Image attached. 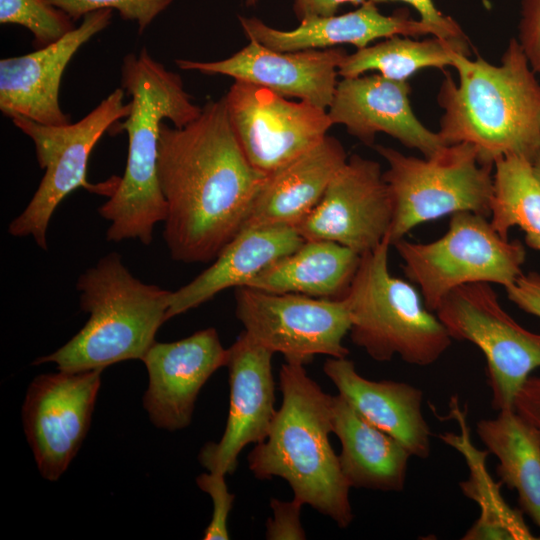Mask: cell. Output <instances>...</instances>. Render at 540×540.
<instances>
[{"mask_svg": "<svg viewBox=\"0 0 540 540\" xmlns=\"http://www.w3.org/2000/svg\"><path fill=\"white\" fill-rule=\"evenodd\" d=\"M74 21L46 0H0V23L18 24L33 35L35 49L46 47L72 31Z\"/></svg>", "mask_w": 540, "mask_h": 540, "instance_id": "f1b7e54d", "label": "cell"}, {"mask_svg": "<svg viewBox=\"0 0 540 540\" xmlns=\"http://www.w3.org/2000/svg\"><path fill=\"white\" fill-rule=\"evenodd\" d=\"M196 483L201 490L211 497L213 504L211 521L204 532L203 539H229L227 520L235 495L229 492L225 482V476L210 472L203 473L197 477Z\"/></svg>", "mask_w": 540, "mask_h": 540, "instance_id": "4dcf8cb0", "label": "cell"}, {"mask_svg": "<svg viewBox=\"0 0 540 540\" xmlns=\"http://www.w3.org/2000/svg\"><path fill=\"white\" fill-rule=\"evenodd\" d=\"M270 506L273 517L266 523V539L269 540H300L306 539L305 531L301 524L302 503L271 499Z\"/></svg>", "mask_w": 540, "mask_h": 540, "instance_id": "1f68e13d", "label": "cell"}, {"mask_svg": "<svg viewBox=\"0 0 540 540\" xmlns=\"http://www.w3.org/2000/svg\"><path fill=\"white\" fill-rule=\"evenodd\" d=\"M258 0H245L248 6H253L257 3Z\"/></svg>", "mask_w": 540, "mask_h": 540, "instance_id": "f35d334b", "label": "cell"}, {"mask_svg": "<svg viewBox=\"0 0 540 540\" xmlns=\"http://www.w3.org/2000/svg\"><path fill=\"white\" fill-rule=\"evenodd\" d=\"M391 246L387 237L361 255L342 297L349 311L350 337L376 361L399 356L408 364L429 366L448 350L452 338L413 283L390 273Z\"/></svg>", "mask_w": 540, "mask_h": 540, "instance_id": "8992f818", "label": "cell"}, {"mask_svg": "<svg viewBox=\"0 0 540 540\" xmlns=\"http://www.w3.org/2000/svg\"><path fill=\"white\" fill-rule=\"evenodd\" d=\"M227 360L228 349L212 327L174 342L155 341L142 358L148 373L143 405L151 422L169 431L190 425L201 388Z\"/></svg>", "mask_w": 540, "mask_h": 540, "instance_id": "e0dca14e", "label": "cell"}, {"mask_svg": "<svg viewBox=\"0 0 540 540\" xmlns=\"http://www.w3.org/2000/svg\"><path fill=\"white\" fill-rule=\"evenodd\" d=\"M434 313L452 339L468 341L484 354L493 409L514 408L518 391L540 368V334L518 324L489 283L457 287Z\"/></svg>", "mask_w": 540, "mask_h": 540, "instance_id": "30bf717a", "label": "cell"}, {"mask_svg": "<svg viewBox=\"0 0 540 540\" xmlns=\"http://www.w3.org/2000/svg\"><path fill=\"white\" fill-rule=\"evenodd\" d=\"M239 20L249 40L277 51L326 49L341 44H351L361 49L379 38L394 35L431 34L446 38L438 28L420 19L414 20L406 12L383 15L376 4L369 0L356 10L342 15L304 19L292 30L273 28L255 17L240 16Z\"/></svg>", "mask_w": 540, "mask_h": 540, "instance_id": "ffe728a7", "label": "cell"}, {"mask_svg": "<svg viewBox=\"0 0 540 540\" xmlns=\"http://www.w3.org/2000/svg\"><path fill=\"white\" fill-rule=\"evenodd\" d=\"M323 371L361 417L399 441L412 457H429L431 429L422 411L421 389L405 382L366 379L347 357H329Z\"/></svg>", "mask_w": 540, "mask_h": 540, "instance_id": "44dd1931", "label": "cell"}, {"mask_svg": "<svg viewBox=\"0 0 540 540\" xmlns=\"http://www.w3.org/2000/svg\"><path fill=\"white\" fill-rule=\"evenodd\" d=\"M235 313L244 332L285 361L305 365L315 355H349L343 339L350 316L343 298H315L241 286L235 291Z\"/></svg>", "mask_w": 540, "mask_h": 540, "instance_id": "8fae6325", "label": "cell"}, {"mask_svg": "<svg viewBox=\"0 0 540 540\" xmlns=\"http://www.w3.org/2000/svg\"><path fill=\"white\" fill-rule=\"evenodd\" d=\"M406 278L420 289L432 312L454 289L466 284H499L506 288L522 274L526 250L518 240L504 239L487 217L473 212L451 215L440 238L417 243L404 238L392 244Z\"/></svg>", "mask_w": 540, "mask_h": 540, "instance_id": "9c48e42d", "label": "cell"}, {"mask_svg": "<svg viewBox=\"0 0 540 540\" xmlns=\"http://www.w3.org/2000/svg\"><path fill=\"white\" fill-rule=\"evenodd\" d=\"M131 110L124 103V90L115 89L91 112L76 123L46 125L23 117L12 118L13 124L33 142L43 178L25 209L8 226L14 237L31 236L47 250V229L58 205L71 192L84 188L110 197L120 177L101 184L87 180L89 156L103 134L125 119Z\"/></svg>", "mask_w": 540, "mask_h": 540, "instance_id": "ba28073f", "label": "cell"}, {"mask_svg": "<svg viewBox=\"0 0 540 540\" xmlns=\"http://www.w3.org/2000/svg\"><path fill=\"white\" fill-rule=\"evenodd\" d=\"M505 290L508 299L518 308L540 319V272L522 273Z\"/></svg>", "mask_w": 540, "mask_h": 540, "instance_id": "836d02e7", "label": "cell"}, {"mask_svg": "<svg viewBox=\"0 0 540 540\" xmlns=\"http://www.w3.org/2000/svg\"><path fill=\"white\" fill-rule=\"evenodd\" d=\"M514 409L540 431V376H529L518 391Z\"/></svg>", "mask_w": 540, "mask_h": 540, "instance_id": "d590c367", "label": "cell"}, {"mask_svg": "<svg viewBox=\"0 0 540 540\" xmlns=\"http://www.w3.org/2000/svg\"><path fill=\"white\" fill-rule=\"evenodd\" d=\"M360 258L350 248L332 241L305 240L246 286L274 293L340 299L352 282Z\"/></svg>", "mask_w": 540, "mask_h": 540, "instance_id": "d4e9b609", "label": "cell"}, {"mask_svg": "<svg viewBox=\"0 0 540 540\" xmlns=\"http://www.w3.org/2000/svg\"><path fill=\"white\" fill-rule=\"evenodd\" d=\"M468 56V40L434 36L414 40L394 35L386 40L347 54L338 69L342 78L357 77L368 71H378L389 79L407 81L422 69L453 66L455 53Z\"/></svg>", "mask_w": 540, "mask_h": 540, "instance_id": "4316f807", "label": "cell"}, {"mask_svg": "<svg viewBox=\"0 0 540 540\" xmlns=\"http://www.w3.org/2000/svg\"><path fill=\"white\" fill-rule=\"evenodd\" d=\"M121 88L130 96L131 110L112 128L127 133L126 168L98 212L110 222L108 241L138 240L148 246L155 225L164 222L167 213L158 177L161 124L168 119L183 127L199 117L202 107L193 103L179 74L154 60L145 48L124 57Z\"/></svg>", "mask_w": 540, "mask_h": 540, "instance_id": "3957f363", "label": "cell"}, {"mask_svg": "<svg viewBox=\"0 0 540 540\" xmlns=\"http://www.w3.org/2000/svg\"><path fill=\"white\" fill-rule=\"evenodd\" d=\"M490 222L504 239L519 227L527 246L540 253V179L530 160L509 155L494 163Z\"/></svg>", "mask_w": 540, "mask_h": 540, "instance_id": "83f0119b", "label": "cell"}, {"mask_svg": "<svg viewBox=\"0 0 540 540\" xmlns=\"http://www.w3.org/2000/svg\"><path fill=\"white\" fill-rule=\"evenodd\" d=\"M347 53L339 47L277 51L256 41L217 61L177 59L182 70L224 75L295 97L327 109L332 101L339 66Z\"/></svg>", "mask_w": 540, "mask_h": 540, "instance_id": "2e32d148", "label": "cell"}, {"mask_svg": "<svg viewBox=\"0 0 540 540\" xmlns=\"http://www.w3.org/2000/svg\"><path fill=\"white\" fill-rule=\"evenodd\" d=\"M375 150L388 164L383 178L393 206L391 245L414 227L446 215L473 212L490 217L494 166L480 163L471 144L445 145L424 158L383 145Z\"/></svg>", "mask_w": 540, "mask_h": 540, "instance_id": "52a82bcc", "label": "cell"}, {"mask_svg": "<svg viewBox=\"0 0 540 540\" xmlns=\"http://www.w3.org/2000/svg\"><path fill=\"white\" fill-rule=\"evenodd\" d=\"M332 428L341 444L340 468L351 488L403 490L411 454L361 417L340 394L332 396Z\"/></svg>", "mask_w": 540, "mask_h": 540, "instance_id": "cb8c5ba5", "label": "cell"}, {"mask_svg": "<svg viewBox=\"0 0 540 540\" xmlns=\"http://www.w3.org/2000/svg\"><path fill=\"white\" fill-rule=\"evenodd\" d=\"M374 4L385 2H404L411 5L419 14L420 20L438 28L446 38L467 40L460 25L450 16L443 15L432 0H369Z\"/></svg>", "mask_w": 540, "mask_h": 540, "instance_id": "e575fe53", "label": "cell"}, {"mask_svg": "<svg viewBox=\"0 0 540 540\" xmlns=\"http://www.w3.org/2000/svg\"><path fill=\"white\" fill-rule=\"evenodd\" d=\"M246 157L225 97L183 127H160L158 177L166 202L163 239L171 258L207 263L237 235L267 179Z\"/></svg>", "mask_w": 540, "mask_h": 540, "instance_id": "6da1fadb", "label": "cell"}, {"mask_svg": "<svg viewBox=\"0 0 540 540\" xmlns=\"http://www.w3.org/2000/svg\"><path fill=\"white\" fill-rule=\"evenodd\" d=\"M392 219V200L380 164L354 154L295 229L305 240L332 241L362 255L388 237Z\"/></svg>", "mask_w": 540, "mask_h": 540, "instance_id": "5bb4252c", "label": "cell"}, {"mask_svg": "<svg viewBox=\"0 0 540 540\" xmlns=\"http://www.w3.org/2000/svg\"><path fill=\"white\" fill-rule=\"evenodd\" d=\"M304 241L290 226L241 229L207 269L188 284L171 291L168 320L200 306L225 289L246 286L268 266L298 249Z\"/></svg>", "mask_w": 540, "mask_h": 540, "instance_id": "603a6c76", "label": "cell"}, {"mask_svg": "<svg viewBox=\"0 0 540 540\" xmlns=\"http://www.w3.org/2000/svg\"><path fill=\"white\" fill-rule=\"evenodd\" d=\"M76 289L81 310L89 314L87 322L62 347L35 359L33 365L52 362L58 370L77 372L142 360L168 320L171 291L136 278L117 252L86 269Z\"/></svg>", "mask_w": 540, "mask_h": 540, "instance_id": "5b68a950", "label": "cell"}, {"mask_svg": "<svg viewBox=\"0 0 540 540\" xmlns=\"http://www.w3.org/2000/svg\"><path fill=\"white\" fill-rule=\"evenodd\" d=\"M410 92L408 81L381 74L342 78L327 113L333 125H343L366 145H373L376 134L385 133L429 157L446 144L416 117Z\"/></svg>", "mask_w": 540, "mask_h": 540, "instance_id": "d6986e66", "label": "cell"}, {"mask_svg": "<svg viewBox=\"0 0 540 540\" xmlns=\"http://www.w3.org/2000/svg\"><path fill=\"white\" fill-rule=\"evenodd\" d=\"M518 42L536 74L540 75V0H522Z\"/></svg>", "mask_w": 540, "mask_h": 540, "instance_id": "d6a6232c", "label": "cell"}, {"mask_svg": "<svg viewBox=\"0 0 540 540\" xmlns=\"http://www.w3.org/2000/svg\"><path fill=\"white\" fill-rule=\"evenodd\" d=\"M498 412L477 422V435L497 457L501 483L517 492L522 511L540 530V431L514 408Z\"/></svg>", "mask_w": 540, "mask_h": 540, "instance_id": "484cf974", "label": "cell"}, {"mask_svg": "<svg viewBox=\"0 0 540 540\" xmlns=\"http://www.w3.org/2000/svg\"><path fill=\"white\" fill-rule=\"evenodd\" d=\"M438 92L443 109L438 134L446 145L471 144L480 163L517 155L531 162L540 151V83L517 38L499 65L455 53Z\"/></svg>", "mask_w": 540, "mask_h": 540, "instance_id": "7a4b0ae2", "label": "cell"}, {"mask_svg": "<svg viewBox=\"0 0 540 540\" xmlns=\"http://www.w3.org/2000/svg\"><path fill=\"white\" fill-rule=\"evenodd\" d=\"M534 171L538 178L540 179V151L537 153L535 158L532 161Z\"/></svg>", "mask_w": 540, "mask_h": 540, "instance_id": "74e56055", "label": "cell"}, {"mask_svg": "<svg viewBox=\"0 0 540 540\" xmlns=\"http://www.w3.org/2000/svg\"><path fill=\"white\" fill-rule=\"evenodd\" d=\"M279 386L282 404L265 440L249 453V469L259 480H286L293 499L346 528L354 517L351 487L329 441L333 433L332 395L297 363L281 366Z\"/></svg>", "mask_w": 540, "mask_h": 540, "instance_id": "277c9868", "label": "cell"}, {"mask_svg": "<svg viewBox=\"0 0 540 540\" xmlns=\"http://www.w3.org/2000/svg\"><path fill=\"white\" fill-rule=\"evenodd\" d=\"M368 0H294L293 9L299 21L313 17L335 15L346 3L360 6Z\"/></svg>", "mask_w": 540, "mask_h": 540, "instance_id": "8d00e7d4", "label": "cell"}, {"mask_svg": "<svg viewBox=\"0 0 540 540\" xmlns=\"http://www.w3.org/2000/svg\"><path fill=\"white\" fill-rule=\"evenodd\" d=\"M273 354L244 331L228 348L225 367L229 373L230 405L226 427L220 440L205 444L198 457L208 472L232 474L243 448L267 437L277 411Z\"/></svg>", "mask_w": 540, "mask_h": 540, "instance_id": "9a60e30c", "label": "cell"}, {"mask_svg": "<svg viewBox=\"0 0 540 540\" xmlns=\"http://www.w3.org/2000/svg\"><path fill=\"white\" fill-rule=\"evenodd\" d=\"M103 369L42 374L30 383L22 421L38 470L58 480L90 427Z\"/></svg>", "mask_w": 540, "mask_h": 540, "instance_id": "4fadbf2b", "label": "cell"}, {"mask_svg": "<svg viewBox=\"0 0 540 540\" xmlns=\"http://www.w3.org/2000/svg\"><path fill=\"white\" fill-rule=\"evenodd\" d=\"M113 10L85 15L79 26L60 40L35 51L0 60V110L46 125L71 122L59 102L63 73L77 51L111 23Z\"/></svg>", "mask_w": 540, "mask_h": 540, "instance_id": "ac0fdd59", "label": "cell"}, {"mask_svg": "<svg viewBox=\"0 0 540 540\" xmlns=\"http://www.w3.org/2000/svg\"><path fill=\"white\" fill-rule=\"evenodd\" d=\"M347 159L342 143L327 135L305 153L268 174L242 229L295 228L315 208Z\"/></svg>", "mask_w": 540, "mask_h": 540, "instance_id": "7402d4cb", "label": "cell"}, {"mask_svg": "<svg viewBox=\"0 0 540 540\" xmlns=\"http://www.w3.org/2000/svg\"><path fill=\"white\" fill-rule=\"evenodd\" d=\"M224 97L242 150L267 175L321 142L333 125L326 109L248 82L235 80Z\"/></svg>", "mask_w": 540, "mask_h": 540, "instance_id": "7c38bea8", "label": "cell"}, {"mask_svg": "<svg viewBox=\"0 0 540 540\" xmlns=\"http://www.w3.org/2000/svg\"><path fill=\"white\" fill-rule=\"evenodd\" d=\"M64 11L73 21L101 10H116L123 20L135 22L142 33L173 0H46Z\"/></svg>", "mask_w": 540, "mask_h": 540, "instance_id": "f546056e", "label": "cell"}]
</instances>
